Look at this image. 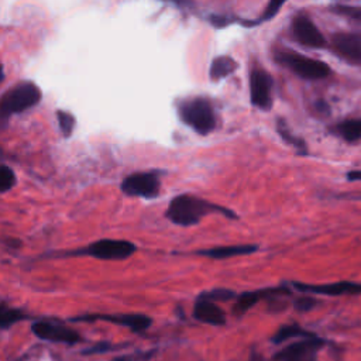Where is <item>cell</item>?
I'll list each match as a JSON object with an SVG mask.
<instances>
[{"label":"cell","mask_w":361,"mask_h":361,"mask_svg":"<svg viewBox=\"0 0 361 361\" xmlns=\"http://www.w3.org/2000/svg\"><path fill=\"white\" fill-rule=\"evenodd\" d=\"M210 213H221L223 216L235 219V214L227 207L217 206L193 195H179L173 197L166 209V219L176 226L188 227L197 224L204 216Z\"/></svg>","instance_id":"obj_1"},{"label":"cell","mask_w":361,"mask_h":361,"mask_svg":"<svg viewBox=\"0 0 361 361\" xmlns=\"http://www.w3.org/2000/svg\"><path fill=\"white\" fill-rule=\"evenodd\" d=\"M180 120L199 134H209L216 127V114L212 103L204 97H190L179 104Z\"/></svg>","instance_id":"obj_2"},{"label":"cell","mask_w":361,"mask_h":361,"mask_svg":"<svg viewBox=\"0 0 361 361\" xmlns=\"http://www.w3.org/2000/svg\"><path fill=\"white\" fill-rule=\"evenodd\" d=\"M41 89L34 82H20L11 89H8L0 103L1 118L7 120L8 116L23 113L41 102Z\"/></svg>","instance_id":"obj_3"},{"label":"cell","mask_w":361,"mask_h":361,"mask_svg":"<svg viewBox=\"0 0 361 361\" xmlns=\"http://www.w3.org/2000/svg\"><path fill=\"white\" fill-rule=\"evenodd\" d=\"M275 59L290 69L298 76L307 79V80H320L327 78L331 73L330 66L319 59L309 58L306 55L292 52V51H278L275 52Z\"/></svg>","instance_id":"obj_4"},{"label":"cell","mask_w":361,"mask_h":361,"mask_svg":"<svg viewBox=\"0 0 361 361\" xmlns=\"http://www.w3.org/2000/svg\"><path fill=\"white\" fill-rule=\"evenodd\" d=\"M135 251H137V247L131 241L102 238L89 244L85 248L71 252V255H89L97 259L120 261L131 257Z\"/></svg>","instance_id":"obj_5"},{"label":"cell","mask_w":361,"mask_h":361,"mask_svg":"<svg viewBox=\"0 0 361 361\" xmlns=\"http://www.w3.org/2000/svg\"><path fill=\"white\" fill-rule=\"evenodd\" d=\"M161 180L158 172H135L121 182V190L128 196L152 199L158 196Z\"/></svg>","instance_id":"obj_6"},{"label":"cell","mask_w":361,"mask_h":361,"mask_svg":"<svg viewBox=\"0 0 361 361\" xmlns=\"http://www.w3.org/2000/svg\"><path fill=\"white\" fill-rule=\"evenodd\" d=\"M250 99L252 106L262 110L272 106V79L262 68H254L250 75Z\"/></svg>","instance_id":"obj_7"},{"label":"cell","mask_w":361,"mask_h":361,"mask_svg":"<svg viewBox=\"0 0 361 361\" xmlns=\"http://www.w3.org/2000/svg\"><path fill=\"white\" fill-rule=\"evenodd\" d=\"M32 333L45 341H52V343H63V344H75L80 341V334L69 327H65L62 324L39 320L35 322L31 326Z\"/></svg>","instance_id":"obj_8"},{"label":"cell","mask_w":361,"mask_h":361,"mask_svg":"<svg viewBox=\"0 0 361 361\" xmlns=\"http://www.w3.org/2000/svg\"><path fill=\"white\" fill-rule=\"evenodd\" d=\"M295 39L309 48H323L326 47V38L314 25V23L305 14H299L292 20L290 25Z\"/></svg>","instance_id":"obj_9"},{"label":"cell","mask_w":361,"mask_h":361,"mask_svg":"<svg viewBox=\"0 0 361 361\" xmlns=\"http://www.w3.org/2000/svg\"><path fill=\"white\" fill-rule=\"evenodd\" d=\"M75 322H93V320H104L109 323L118 324L121 327H127L131 331H144L147 330L152 319L147 314H137V313H128V314H87L73 319Z\"/></svg>","instance_id":"obj_10"},{"label":"cell","mask_w":361,"mask_h":361,"mask_svg":"<svg viewBox=\"0 0 361 361\" xmlns=\"http://www.w3.org/2000/svg\"><path fill=\"white\" fill-rule=\"evenodd\" d=\"M323 345V340L313 336L296 341L275 355L276 361H313V355Z\"/></svg>","instance_id":"obj_11"},{"label":"cell","mask_w":361,"mask_h":361,"mask_svg":"<svg viewBox=\"0 0 361 361\" xmlns=\"http://www.w3.org/2000/svg\"><path fill=\"white\" fill-rule=\"evenodd\" d=\"M293 286L302 293L327 295V296H341V295H361V283L351 281H341L324 285H307L300 282H293Z\"/></svg>","instance_id":"obj_12"},{"label":"cell","mask_w":361,"mask_h":361,"mask_svg":"<svg viewBox=\"0 0 361 361\" xmlns=\"http://www.w3.org/2000/svg\"><path fill=\"white\" fill-rule=\"evenodd\" d=\"M333 49L341 58L351 62H361V34L338 32L331 38Z\"/></svg>","instance_id":"obj_13"},{"label":"cell","mask_w":361,"mask_h":361,"mask_svg":"<svg viewBox=\"0 0 361 361\" xmlns=\"http://www.w3.org/2000/svg\"><path fill=\"white\" fill-rule=\"evenodd\" d=\"M193 317L210 326H223L226 323V313L223 312V309L216 302L202 295L193 306Z\"/></svg>","instance_id":"obj_14"},{"label":"cell","mask_w":361,"mask_h":361,"mask_svg":"<svg viewBox=\"0 0 361 361\" xmlns=\"http://www.w3.org/2000/svg\"><path fill=\"white\" fill-rule=\"evenodd\" d=\"M282 293H289L286 289L278 288V289H265V290H255V292H244L238 296L233 310L235 314L241 316L244 314L247 310H250L259 299L262 298H271V296H276V295H282Z\"/></svg>","instance_id":"obj_15"},{"label":"cell","mask_w":361,"mask_h":361,"mask_svg":"<svg viewBox=\"0 0 361 361\" xmlns=\"http://www.w3.org/2000/svg\"><path fill=\"white\" fill-rule=\"evenodd\" d=\"M257 250H258L257 245L240 244V245H226V247H214V248H209V250H200L196 254L209 257L212 259H226V258H231V257L252 254Z\"/></svg>","instance_id":"obj_16"},{"label":"cell","mask_w":361,"mask_h":361,"mask_svg":"<svg viewBox=\"0 0 361 361\" xmlns=\"http://www.w3.org/2000/svg\"><path fill=\"white\" fill-rule=\"evenodd\" d=\"M237 66H238V63L231 56H228V55L217 56L212 61V65L209 69V76L212 80H220V79L231 75L237 69Z\"/></svg>","instance_id":"obj_17"},{"label":"cell","mask_w":361,"mask_h":361,"mask_svg":"<svg viewBox=\"0 0 361 361\" xmlns=\"http://www.w3.org/2000/svg\"><path fill=\"white\" fill-rule=\"evenodd\" d=\"M334 133L338 134L345 141L361 140V118L358 120H345L338 123L334 127Z\"/></svg>","instance_id":"obj_18"},{"label":"cell","mask_w":361,"mask_h":361,"mask_svg":"<svg viewBox=\"0 0 361 361\" xmlns=\"http://www.w3.org/2000/svg\"><path fill=\"white\" fill-rule=\"evenodd\" d=\"M296 337H303V338H309L313 337L312 333L303 330L302 327H299L298 324H288V326H282L272 337V341L279 344L282 341H286L289 338H296Z\"/></svg>","instance_id":"obj_19"},{"label":"cell","mask_w":361,"mask_h":361,"mask_svg":"<svg viewBox=\"0 0 361 361\" xmlns=\"http://www.w3.org/2000/svg\"><path fill=\"white\" fill-rule=\"evenodd\" d=\"M276 130H278L279 135H281L286 142H289L292 147H295L300 154H306L307 147H306L305 141H303L302 138L293 135V134L289 131V128H288V126H286V123H285L283 120H278V123H276Z\"/></svg>","instance_id":"obj_20"},{"label":"cell","mask_w":361,"mask_h":361,"mask_svg":"<svg viewBox=\"0 0 361 361\" xmlns=\"http://www.w3.org/2000/svg\"><path fill=\"white\" fill-rule=\"evenodd\" d=\"M25 319V314L18 310V309H13L6 306V303H1V310H0V326L3 330L8 329L10 326H13L14 323L20 322Z\"/></svg>","instance_id":"obj_21"},{"label":"cell","mask_w":361,"mask_h":361,"mask_svg":"<svg viewBox=\"0 0 361 361\" xmlns=\"http://www.w3.org/2000/svg\"><path fill=\"white\" fill-rule=\"evenodd\" d=\"M330 10L338 16L347 17L357 23H361V6H348V4H334Z\"/></svg>","instance_id":"obj_22"},{"label":"cell","mask_w":361,"mask_h":361,"mask_svg":"<svg viewBox=\"0 0 361 361\" xmlns=\"http://www.w3.org/2000/svg\"><path fill=\"white\" fill-rule=\"evenodd\" d=\"M286 0H269L265 10L262 11L261 14V18L255 20V21H245L247 25H254V24H258V23H262V21H267V20H271L275 17V14L281 10V7L283 6Z\"/></svg>","instance_id":"obj_23"},{"label":"cell","mask_w":361,"mask_h":361,"mask_svg":"<svg viewBox=\"0 0 361 361\" xmlns=\"http://www.w3.org/2000/svg\"><path fill=\"white\" fill-rule=\"evenodd\" d=\"M56 118H58V124H59V128H61L63 137H69L75 128V117L68 111L58 110Z\"/></svg>","instance_id":"obj_24"},{"label":"cell","mask_w":361,"mask_h":361,"mask_svg":"<svg viewBox=\"0 0 361 361\" xmlns=\"http://www.w3.org/2000/svg\"><path fill=\"white\" fill-rule=\"evenodd\" d=\"M14 185H16V175L13 169L8 168L7 165H3L0 171V192L1 193L8 192L11 188H14Z\"/></svg>","instance_id":"obj_25"},{"label":"cell","mask_w":361,"mask_h":361,"mask_svg":"<svg viewBox=\"0 0 361 361\" xmlns=\"http://www.w3.org/2000/svg\"><path fill=\"white\" fill-rule=\"evenodd\" d=\"M202 296H204V298H207V299L216 302V300H228L230 298L234 296V293L230 292V290H226V289H214V290H212V292H204V293H202Z\"/></svg>","instance_id":"obj_26"},{"label":"cell","mask_w":361,"mask_h":361,"mask_svg":"<svg viewBox=\"0 0 361 361\" xmlns=\"http://www.w3.org/2000/svg\"><path fill=\"white\" fill-rule=\"evenodd\" d=\"M316 303H317L316 299H313V298H310V296H302V298L296 299L295 307H296L298 310H300V312H307V310L313 309V307L316 306Z\"/></svg>","instance_id":"obj_27"},{"label":"cell","mask_w":361,"mask_h":361,"mask_svg":"<svg viewBox=\"0 0 361 361\" xmlns=\"http://www.w3.org/2000/svg\"><path fill=\"white\" fill-rule=\"evenodd\" d=\"M348 180H361V169L360 171H351L347 173Z\"/></svg>","instance_id":"obj_28"},{"label":"cell","mask_w":361,"mask_h":361,"mask_svg":"<svg viewBox=\"0 0 361 361\" xmlns=\"http://www.w3.org/2000/svg\"><path fill=\"white\" fill-rule=\"evenodd\" d=\"M165 1H172L178 6H186V4H190V0H165Z\"/></svg>","instance_id":"obj_29"},{"label":"cell","mask_w":361,"mask_h":361,"mask_svg":"<svg viewBox=\"0 0 361 361\" xmlns=\"http://www.w3.org/2000/svg\"><path fill=\"white\" fill-rule=\"evenodd\" d=\"M114 361H131V357H118V358H116Z\"/></svg>","instance_id":"obj_30"}]
</instances>
